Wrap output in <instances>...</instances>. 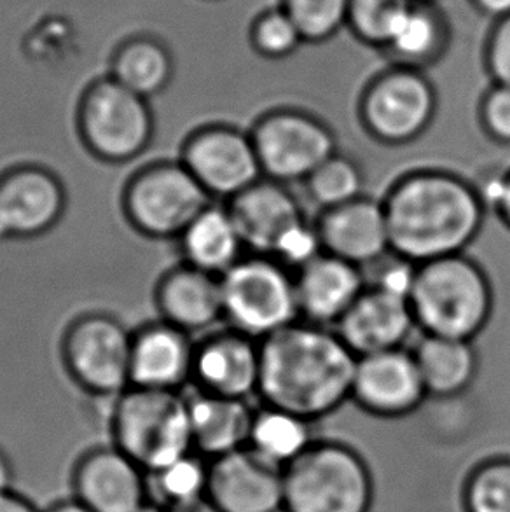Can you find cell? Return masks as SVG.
<instances>
[{"instance_id": "cell-1", "label": "cell", "mask_w": 510, "mask_h": 512, "mask_svg": "<svg viewBox=\"0 0 510 512\" xmlns=\"http://www.w3.org/2000/svg\"><path fill=\"white\" fill-rule=\"evenodd\" d=\"M381 201L393 254L414 264L465 254L488 210L477 186L442 170L407 173Z\"/></svg>"}, {"instance_id": "cell-2", "label": "cell", "mask_w": 510, "mask_h": 512, "mask_svg": "<svg viewBox=\"0 0 510 512\" xmlns=\"http://www.w3.org/2000/svg\"><path fill=\"white\" fill-rule=\"evenodd\" d=\"M357 360L336 329L297 320L261 341L257 394L313 422L352 397Z\"/></svg>"}, {"instance_id": "cell-3", "label": "cell", "mask_w": 510, "mask_h": 512, "mask_svg": "<svg viewBox=\"0 0 510 512\" xmlns=\"http://www.w3.org/2000/svg\"><path fill=\"white\" fill-rule=\"evenodd\" d=\"M423 334L474 341L493 312V289L481 264L465 254L418 264L409 296Z\"/></svg>"}, {"instance_id": "cell-4", "label": "cell", "mask_w": 510, "mask_h": 512, "mask_svg": "<svg viewBox=\"0 0 510 512\" xmlns=\"http://www.w3.org/2000/svg\"><path fill=\"white\" fill-rule=\"evenodd\" d=\"M111 430L112 446L145 472L194 451L187 397L180 392L131 387L116 397Z\"/></svg>"}, {"instance_id": "cell-5", "label": "cell", "mask_w": 510, "mask_h": 512, "mask_svg": "<svg viewBox=\"0 0 510 512\" xmlns=\"http://www.w3.org/2000/svg\"><path fill=\"white\" fill-rule=\"evenodd\" d=\"M221 285L224 320L238 333L262 341L301 320L296 275L273 257H242Z\"/></svg>"}, {"instance_id": "cell-6", "label": "cell", "mask_w": 510, "mask_h": 512, "mask_svg": "<svg viewBox=\"0 0 510 512\" xmlns=\"http://www.w3.org/2000/svg\"><path fill=\"white\" fill-rule=\"evenodd\" d=\"M371 479L353 451L311 446L285 467L287 512H367Z\"/></svg>"}, {"instance_id": "cell-7", "label": "cell", "mask_w": 510, "mask_h": 512, "mask_svg": "<svg viewBox=\"0 0 510 512\" xmlns=\"http://www.w3.org/2000/svg\"><path fill=\"white\" fill-rule=\"evenodd\" d=\"M77 112L81 139L100 160L126 163L151 144L154 119L149 100L112 77L86 86Z\"/></svg>"}, {"instance_id": "cell-8", "label": "cell", "mask_w": 510, "mask_h": 512, "mask_svg": "<svg viewBox=\"0 0 510 512\" xmlns=\"http://www.w3.org/2000/svg\"><path fill=\"white\" fill-rule=\"evenodd\" d=\"M126 217L151 238H179L212 205V196L182 161H161L142 168L125 189Z\"/></svg>"}, {"instance_id": "cell-9", "label": "cell", "mask_w": 510, "mask_h": 512, "mask_svg": "<svg viewBox=\"0 0 510 512\" xmlns=\"http://www.w3.org/2000/svg\"><path fill=\"white\" fill-rule=\"evenodd\" d=\"M264 179L303 184L320 165L338 154V140L324 121L308 112H268L250 132Z\"/></svg>"}, {"instance_id": "cell-10", "label": "cell", "mask_w": 510, "mask_h": 512, "mask_svg": "<svg viewBox=\"0 0 510 512\" xmlns=\"http://www.w3.org/2000/svg\"><path fill=\"white\" fill-rule=\"evenodd\" d=\"M133 334L107 315L76 320L63 338V360L88 394L119 397L131 388Z\"/></svg>"}, {"instance_id": "cell-11", "label": "cell", "mask_w": 510, "mask_h": 512, "mask_svg": "<svg viewBox=\"0 0 510 512\" xmlns=\"http://www.w3.org/2000/svg\"><path fill=\"white\" fill-rule=\"evenodd\" d=\"M437 95L427 77L411 67L390 70L369 84L360 119L367 133L386 146H404L432 125Z\"/></svg>"}, {"instance_id": "cell-12", "label": "cell", "mask_w": 510, "mask_h": 512, "mask_svg": "<svg viewBox=\"0 0 510 512\" xmlns=\"http://www.w3.org/2000/svg\"><path fill=\"white\" fill-rule=\"evenodd\" d=\"M180 161L212 198L233 200L264 179L250 133L233 126L200 128L187 139Z\"/></svg>"}, {"instance_id": "cell-13", "label": "cell", "mask_w": 510, "mask_h": 512, "mask_svg": "<svg viewBox=\"0 0 510 512\" xmlns=\"http://www.w3.org/2000/svg\"><path fill=\"white\" fill-rule=\"evenodd\" d=\"M207 499L221 512H278L285 507V467L249 446L214 458Z\"/></svg>"}, {"instance_id": "cell-14", "label": "cell", "mask_w": 510, "mask_h": 512, "mask_svg": "<svg viewBox=\"0 0 510 512\" xmlns=\"http://www.w3.org/2000/svg\"><path fill=\"white\" fill-rule=\"evenodd\" d=\"M65 191L41 167H18L0 175V242L42 235L62 219Z\"/></svg>"}, {"instance_id": "cell-15", "label": "cell", "mask_w": 510, "mask_h": 512, "mask_svg": "<svg viewBox=\"0 0 510 512\" xmlns=\"http://www.w3.org/2000/svg\"><path fill=\"white\" fill-rule=\"evenodd\" d=\"M72 492L91 512H135L149 500L147 472L116 446L93 448L72 469Z\"/></svg>"}, {"instance_id": "cell-16", "label": "cell", "mask_w": 510, "mask_h": 512, "mask_svg": "<svg viewBox=\"0 0 510 512\" xmlns=\"http://www.w3.org/2000/svg\"><path fill=\"white\" fill-rule=\"evenodd\" d=\"M352 397L376 415L402 416L418 408L428 395L413 352L397 348L359 357Z\"/></svg>"}, {"instance_id": "cell-17", "label": "cell", "mask_w": 510, "mask_h": 512, "mask_svg": "<svg viewBox=\"0 0 510 512\" xmlns=\"http://www.w3.org/2000/svg\"><path fill=\"white\" fill-rule=\"evenodd\" d=\"M315 226L325 254L362 270L392 252L383 201L360 196L343 207L322 212Z\"/></svg>"}, {"instance_id": "cell-18", "label": "cell", "mask_w": 510, "mask_h": 512, "mask_svg": "<svg viewBox=\"0 0 510 512\" xmlns=\"http://www.w3.org/2000/svg\"><path fill=\"white\" fill-rule=\"evenodd\" d=\"M261 341L226 329L196 345L193 380L201 392L249 399L259 390Z\"/></svg>"}, {"instance_id": "cell-19", "label": "cell", "mask_w": 510, "mask_h": 512, "mask_svg": "<svg viewBox=\"0 0 510 512\" xmlns=\"http://www.w3.org/2000/svg\"><path fill=\"white\" fill-rule=\"evenodd\" d=\"M240 231L245 249L271 257L283 238L306 219L289 186L261 179L226 205Z\"/></svg>"}, {"instance_id": "cell-20", "label": "cell", "mask_w": 510, "mask_h": 512, "mask_svg": "<svg viewBox=\"0 0 510 512\" xmlns=\"http://www.w3.org/2000/svg\"><path fill=\"white\" fill-rule=\"evenodd\" d=\"M366 289L362 268L324 252L296 273L301 320L315 326L336 327Z\"/></svg>"}, {"instance_id": "cell-21", "label": "cell", "mask_w": 510, "mask_h": 512, "mask_svg": "<svg viewBox=\"0 0 510 512\" xmlns=\"http://www.w3.org/2000/svg\"><path fill=\"white\" fill-rule=\"evenodd\" d=\"M416 327L409 299L367 287L334 327L357 357L404 348Z\"/></svg>"}, {"instance_id": "cell-22", "label": "cell", "mask_w": 510, "mask_h": 512, "mask_svg": "<svg viewBox=\"0 0 510 512\" xmlns=\"http://www.w3.org/2000/svg\"><path fill=\"white\" fill-rule=\"evenodd\" d=\"M196 345L191 334L168 322L145 326L133 334L131 387L180 392L193 380Z\"/></svg>"}, {"instance_id": "cell-23", "label": "cell", "mask_w": 510, "mask_h": 512, "mask_svg": "<svg viewBox=\"0 0 510 512\" xmlns=\"http://www.w3.org/2000/svg\"><path fill=\"white\" fill-rule=\"evenodd\" d=\"M156 301L163 320L189 334L208 331L224 319L221 277L189 264L161 278Z\"/></svg>"}, {"instance_id": "cell-24", "label": "cell", "mask_w": 510, "mask_h": 512, "mask_svg": "<svg viewBox=\"0 0 510 512\" xmlns=\"http://www.w3.org/2000/svg\"><path fill=\"white\" fill-rule=\"evenodd\" d=\"M193 448L208 460L249 444L255 411L245 399L198 392L187 397Z\"/></svg>"}, {"instance_id": "cell-25", "label": "cell", "mask_w": 510, "mask_h": 512, "mask_svg": "<svg viewBox=\"0 0 510 512\" xmlns=\"http://www.w3.org/2000/svg\"><path fill=\"white\" fill-rule=\"evenodd\" d=\"M180 252L193 268L222 277L231 270L245 249L228 207L210 205L179 236Z\"/></svg>"}, {"instance_id": "cell-26", "label": "cell", "mask_w": 510, "mask_h": 512, "mask_svg": "<svg viewBox=\"0 0 510 512\" xmlns=\"http://www.w3.org/2000/svg\"><path fill=\"white\" fill-rule=\"evenodd\" d=\"M421 380L432 397H455L472 385L477 352L472 341L423 334L413 350Z\"/></svg>"}, {"instance_id": "cell-27", "label": "cell", "mask_w": 510, "mask_h": 512, "mask_svg": "<svg viewBox=\"0 0 510 512\" xmlns=\"http://www.w3.org/2000/svg\"><path fill=\"white\" fill-rule=\"evenodd\" d=\"M111 77L138 97L151 100L172 86L175 62L161 42L135 39L119 49Z\"/></svg>"}, {"instance_id": "cell-28", "label": "cell", "mask_w": 510, "mask_h": 512, "mask_svg": "<svg viewBox=\"0 0 510 512\" xmlns=\"http://www.w3.org/2000/svg\"><path fill=\"white\" fill-rule=\"evenodd\" d=\"M249 448L276 465L292 464L311 446V422L283 409L255 411L250 429Z\"/></svg>"}, {"instance_id": "cell-29", "label": "cell", "mask_w": 510, "mask_h": 512, "mask_svg": "<svg viewBox=\"0 0 510 512\" xmlns=\"http://www.w3.org/2000/svg\"><path fill=\"white\" fill-rule=\"evenodd\" d=\"M208 476L210 460L196 451H191L156 471L147 472L149 499L166 509L205 499Z\"/></svg>"}, {"instance_id": "cell-30", "label": "cell", "mask_w": 510, "mask_h": 512, "mask_svg": "<svg viewBox=\"0 0 510 512\" xmlns=\"http://www.w3.org/2000/svg\"><path fill=\"white\" fill-rule=\"evenodd\" d=\"M306 196L322 212L364 196V172L348 156L334 154L303 182Z\"/></svg>"}, {"instance_id": "cell-31", "label": "cell", "mask_w": 510, "mask_h": 512, "mask_svg": "<svg viewBox=\"0 0 510 512\" xmlns=\"http://www.w3.org/2000/svg\"><path fill=\"white\" fill-rule=\"evenodd\" d=\"M442 28L437 16L414 4L399 28L395 30L386 48L414 69L416 65L428 63L441 53Z\"/></svg>"}, {"instance_id": "cell-32", "label": "cell", "mask_w": 510, "mask_h": 512, "mask_svg": "<svg viewBox=\"0 0 510 512\" xmlns=\"http://www.w3.org/2000/svg\"><path fill=\"white\" fill-rule=\"evenodd\" d=\"M413 7L414 0H350L348 21L362 41L386 48Z\"/></svg>"}, {"instance_id": "cell-33", "label": "cell", "mask_w": 510, "mask_h": 512, "mask_svg": "<svg viewBox=\"0 0 510 512\" xmlns=\"http://www.w3.org/2000/svg\"><path fill=\"white\" fill-rule=\"evenodd\" d=\"M283 11L296 23L304 41L331 39L350 16V0H285Z\"/></svg>"}, {"instance_id": "cell-34", "label": "cell", "mask_w": 510, "mask_h": 512, "mask_svg": "<svg viewBox=\"0 0 510 512\" xmlns=\"http://www.w3.org/2000/svg\"><path fill=\"white\" fill-rule=\"evenodd\" d=\"M250 42L261 56L285 58L292 55L304 39L289 14L278 11L262 14L255 20L250 28Z\"/></svg>"}, {"instance_id": "cell-35", "label": "cell", "mask_w": 510, "mask_h": 512, "mask_svg": "<svg viewBox=\"0 0 510 512\" xmlns=\"http://www.w3.org/2000/svg\"><path fill=\"white\" fill-rule=\"evenodd\" d=\"M469 507L472 512H510V464L486 465L470 481Z\"/></svg>"}, {"instance_id": "cell-36", "label": "cell", "mask_w": 510, "mask_h": 512, "mask_svg": "<svg viewBox=\"0 0 510 512\" xmlns=\"http://www.w3.org/2000/svg\"><path fill=\"white\" fill-rule=\"evenodd\" d=\"M369 268L374 271V275L371 278V284L367 287H374V289H380V291L388 292L393 296L409 299L411 291H413L418 264L411 263L404 257L390 252L388 256L380 259L378 263L371 264Z\"/></svg>"}, {"instance_id": "cell-37", "label": "cell", "mask_w": 510, "mask_h": 512, "mask_svg": "<svg viewBox=\"0 0 510 512\" xmlns=\"http://www.w3.org/2000/svg\"><path fill=\"white\" fill-rule=\"evenodd\" d=\"M479 116L491 139L510 146V86L495 84L483 98Z\"/></svg>"}, {"instance_id": "cell-38", "label": "cell", "mask_w": 510, "mask_h": 512, "mask_svg": "<svg viewBox=\"0 0 510 512\" xmlns=\"http://www.w3.org/2000/svg\"><path fill=\"white\" fill-rule=\"evenodd\" d=\"M488 67L495 84L510 86V16L502 20L491 37Z\"/></svg>"}, {"instance_id": "cell-39", "label": "cell", "mask_w": 510, "mask_h": 512, "mask_svg": "<svg viewBox=\"0 0 510 512\" xmlns=\"http://www.w3.org/2000/svg\"><path fill=\"white\" fill-rule=\"evenodd\" d=\"M483 196L486 207L493 208L505 226L510 229V170L504 175H495L484 180L481 187H477Z\"/></svg>"}, {"instance_id": "cell-40", "label": "cell", "mask_w": 510, "mask_h": 512, "mask_svg": "<svg viewBox=\"0 0 510 512\" xmlns=\"http://www.w3.org/2000/svg\"><path fill=\"white\" fill-rule=\"evenodd\" d=\"M0 512H41L25 495L9 490L0 493Z\"/></svg>"}, {"instance_id": "cell-41", "label": "cell", "mask_w": 510, "mask_h": 512, "mask_svg": "<svg viewBox=\"0 0 510 512\" xmlns=\"http://www.w3.org/2000/svg\"><path fill=\"white\" fill-rule=\"evenodd\" d=\"M14 467L11 458L7 457L6 451L0 448V493L13 490Z\"/></svg>"}, {"instance_id": "cell-42", "label": "cell", "mask_w": 510, "mask_h": 512, "mask_svg": "<svg viewBox=\"0 0 510 512\" xmlns=\"http://www.w3.org/2000/svg\"><path fill=\"white\" fill-rule=\"evenodd\" d=\"M477 6L491 16H510V0H476Z\"/></svg>"}, {"instance_id": "cell-43", "label": "cell", "mask_w": 510, "mask_h": 512, "mask_svg": "<svg viewBox=\"0 0 510 512\" xmlns=\"http://www.w3.org/2000/svg\"><path fill=\"white\" fill-rule=\"evenodd\" d=\"M168 512H221L217 507L210 502V500L205 497V499L194 500V502H189V504H184V506L173 507V509H168Z\"/></svg>"}, {"instance_id": "cell-44", "label": "cell", "mask_w": 510, "mask_h": 512, "mask_svg": "<svg viewBox=\"0 0 510 512\" xmlns=\"http://www.w3.org/2000/svg\"><path fill=\"white\" fill-rule=\"evenodd\" d=\"M46 512H91L88 507H84L81 502H77L76 499L62 500V502H56L53 506L49 507Z\"/></svg>"}, {"instance_id": "cell-45", "label": "cell", "mask_w": 510, "mask_h": 512, "mask_svg": "<svg viewBox=\"0 0 510 512\" xmlns=\"http://www.w3.org/2000/svg\"><path fill=\"white\" fill-rule=\"evenodd\" d=\"M135 512H168V509L163 506H159L158 502H154V500H145L142 506L138 507Z\"/></svg>"}]
</instances>
